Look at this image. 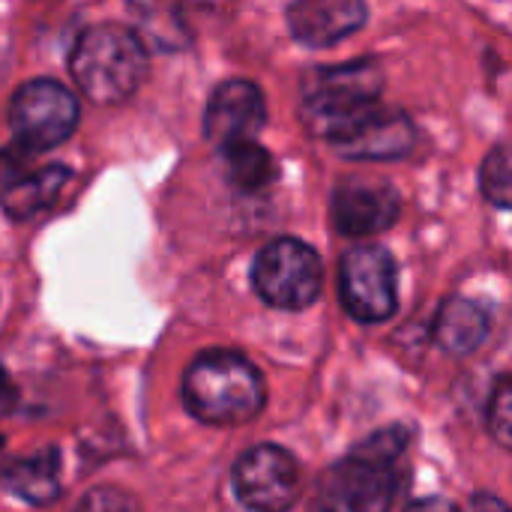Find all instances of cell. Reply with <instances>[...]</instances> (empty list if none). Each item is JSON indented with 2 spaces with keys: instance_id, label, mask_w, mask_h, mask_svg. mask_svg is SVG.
Here are the masks:
<instances>
[{
  "instance_id": "6da1fadb",
  "label": "cell",
  "mask_w": 512,
  "mask_h": 512,
  "mask_svg": "<svg viewBox=\"0 0 512 512\" xmlns=\"http://www.w3.org/2000/svg\"><path fill=\"white\" fill-rule=\"evenodd\" d=\"M411 444L405 426H390L333 462L315 486L309 512H390L399 474L396 465Z\"/></svg>"
},
{
  "instance_id": "7a4b0ae2",
  "label": "cell",
  "mask_w": 512,
  "mask_h": 512,
  "mask_svg": "<svg viewBox=\"0 0 512 512\" xmlns=\"http://www.w3.org/2000/svg\"><path fill=\"white\" fill-rule=\"evenodd\" d=\"M267 387L252 360L213 348L198 354L183 375V405L207 426H240L261 414Z\"/></svg>"
},
{
  "instance_id": "3957f363",
  "label": "cell",
  "mask_w": 512,
  "mask_h": 512,
  "mask_svg": "<svg viewBox=\"0 0 512 512\" xmlns=\"http://www.w3.org/2000/svg\"><path fill=\"white\" fill-rule=\"evenodd\" d=\"M69 69L75 84L96 105L126 102L147 75L144 39L123 24H90L78 33Z\"/></svg>"
},
{
  "instance_id": "277c9868",
  "label": "cell",
  "mask_w": 512,
  "mask_h": 512,
  "mask_svg": "<svg viewBox=\"0 0 512 512\" xmlns=\"http://www.w3.org/2000/svg\"><path fill=\"white\" fill-rule=\"evenodd\" d=\"M384 72L375 60H351L312 69L303 81L300 117L330 144L381 105Z\"/></svg>"
},
{
  "instance_id": "5b68a950",
  "label": "cell",
  "mask_w": 512,
  "mask_h": 512,
  "mask_svg": "<svg viewBox=\"0 0 512 512\" xmlns=\"http://www.w3.org/2000/svg\"><path fill=\"white\" fill-rule=\"evenodd\" d=\"M321 282V255L297 237H279L267 243L252 264V285L273 309L300 312L312 306L321 294Z\"/></svg>"
},
{
  "instance_id": "8992f818",
  "label": "cell",
  "mask_w": 512,
  "mask_h": 512,
  "mask_svg": "<svg viewBox=\"0 0 512 512\" xmlns=\"http://www.w3.org/2000/svg\"><path fill=\"white\" fill-rule=\"evenodd\" d=\"M78 126V99L54 78L21 84L9 102V129L24 153H45L63 144Z\"/></svg>"
},
{
  "instance_id": "52a82bcc",
  "label": "cell",
  "mask_w": 512,
  "mask_h": 512,
  "mask_svg": "<svg viewBox=\"0 0 512 512\" xmlns=\"http://www.w3.org/2000/svg\"><path fill=\"white\" fill-rule=\"evenodd\" d=\"M399 273L393 255L378 243H360L342 255L339 297L345 312L360 324H381L399 306Z\"/></svg>"
},
{
  "instance_id": "ba28073f",
  "label": "cell",
  "mask_w": 512,
  "mask_h": 512,
  "mask_svg": "<svg viewBox=\"0 0 512 512\" xmlns=\"http://www.w3.org/2000/svg\"><path fill=\"white\" fill-rule=\"evenodd\" d=\"M234 492L252 512H288L300 495V468L276 444L246 450L234 465Z\"/></svg>"
},
{
  "instance_id": "9c48e42d",
  "label": "cell",
  "mask_w": 512,
  "mask_h": 512,
  "mask_svg": "<svg viewBox=\"0 0 512 512\" xmlns=\"http://www.w3.org/2000/svg\"><path fill=\"white\" fill-rule=\"evenodd\" d=\"M69 183V168L48 162L36 165L21 147L0 150V207L12 219H30L48 210Z\"/></svg>"
},
{
  "instance_id": "30bf717a",
  "label": "cell",
  "mask_w": 512,
  "mask_h": 512,
  "mask_svg": "<svg viewBox=\"0 0 512 512\" xmlns=\"http://www.w3.org/2000/svg\"><path fill=\"white\" fill-rule=\"evenodd\" d=\"M333 222L339 234L351 240H366L387 231L402 210L396 186L378 177H351L333 192Z\"/></svg>"
},
{
  "instance_id": "8fae6325",
  "label": "cell",
  "mask_w": 512,
  "mask_h": 512,
  "mask_svg": "<svg viewBox=\"0 0 512 512\" xmlns=\"http://www.w3.org/2000/svg\"><path fill=\"white\" fill-rule=\"evenodd\" d=\"M264 123H267L264 93L258 84L243 78H231L219 84L204 111V132L219 150L243 141H255Z\"/></svg>"
},
{
  "instance_id": "7c38bea8",
  "label": "cell",
  "mask_w": 512,
  "mask_h": 512,
  "mask_svg": "<svg viewBox=\"0 0 512 512\" xmlns=\"http://www.w3.org/2000/svg\"><path fill=\"white\" fill-rule=\"evenodd\" d=\"M369 18L360 0H297L288 6V30L306 48H327L357 33Z\"/></svg>"
},
{
  "instance_id": "4fadbf2b",
  "label": "cell",
  "mask_w": 512,
  "mask_h": 512,
  "mask_svg": "<svg viewBox=\"0 0 512 512\" xmlns=\"http://www.w3.org/2000/svg\"><path fill=\"white\" fill-rule=\"evenodd\" d=\"M414 123L396 108L378 105L342 138L333 141V150L348 159H399L414 147Z\"/></svg>"
},
{
  "instance_id": "5bb4252c",
  "label": "cell",
  "mask_w": 512,
  "mask_h": 512,
  "mask_svg": "<svg viewBox=\"0 0 512 512\" xmlns=\"http://www.w3.org/2000/svg\"><path fill=\"white\" fill-rule=\"evenodd\" d=\"M0 483L9 495L45 507L60 495V453L54 447L18 456L0 468Z\"/></svg>"
},
{
  "instance_id": "9a60e30c",
  "label": "cell",
  "mask_w": 512,
  "mask_h": 512,
  "mask_svg": "<svg viewBox=\"0 0 512 512\" xmlns=\"http://www.w3.org/2000/svg\"><path fill=\"white\" fill-rule=\"evenodd\" d=\"M492 318L483 303L471 297H450L435 321V342L456 357L474 354L489 336Z\"/></svg>"
},
{
  "instance_id": "2e32d148",
  "label": "cell",
  "mask_w": 512,
  "mask_h": 512,
  "mask_svg": "<svg viewBox=\"0 0 512 512\" xmlns=\"http://www.w3.org/2000/svg\"><path fill=\"white\" fill-rule=\"evenodd\" d=\"M225 159V177L231 186H237L240 192H261L264 186H270L279 177L276 159L255 141H243L234 147L219 150Z\"/></svg>"
},
{
  "instance_id": "e0dca14e",
  "label": "cell",
  "mask_w": 512,
  "mask_h": 512,
  "mask_svg": "<svg viewBox=\"0 0 512 512\" xmlns=\"http://www.w3.org/2000/svg\"><path fill=\"white\" fill-rule=\"evenodd\" d=\"M480 186H483V195L486 201H492L498 210H510V150L507 144H498L486 162H483V171H480Z\"/></svg>"
},
{
  "instance_id": "ac0fdd59",
  "label": "cell",
  "mask_w": 512,
  "mask_h": 512,
  "mask_svg": "<svg viewBox=\"0 0 512 512\" xmlns=\"http://www.w3.org/2000/svg\"><path fill=\"white\" fill-rule=\"evenodd\" d=\"M489 429L504 450L512 447V387L510 375H501L489 399Z\"/></svg>"
},
{
  "instance_id": "d6986e66",
  "label": "cell",
  "mask_w": 512,
  "mask_h": 512,
  "mask_svg": "<svg viewBox=\"0 0 512 512\" xmlns=\"http://www.w3.org/2000/svg\"><path fill=\"white\" fill-rule=\"evenodd\" d=\"M75 512H141V507L123 489L99 486V489H93V492H87L81 498V504L75 507Z\"/></svg>"
},
{
  "instance_id": "ffe728a7",
  "label": "cell",
  "mask_w": 512,
  "mask_h": 512,
  "mask_svg": "<svg viewBox=\"0 0 512 512\" xmlns=\"http://www.w3.org/2000/svg\"><path fill=\"white\" fill-rule=\"evenodd\" d=\"M471 512H510V507L495 495H477L471 501Z\"/></svg>"
},
{
  "instance_id": "44dd1931",
  "label": "cell",
  "mask_w": 512,
  "mask_h": 512,
  "mask_svg": "<svg viewBox=\"0 0 512 512\" xmlns=\"http://www.w3.org/2000/svg\"><path fill=\"white\" fill-rule=\"evenodd\" d=\"M408 512H459V507L444 498H426V501H417L414 507H408Z\"/></svg>"
},
{
  "instance_id": "7402d4cb",
  "label": "cell",
  "mask_w": 512,
  "mask_h": 512,
  "mask_svg": "<svg viewBox=\"0 0 512 512\" xmlns=\"http://www.w3.org/2000/svg\"><path fill=\"white\" fill-rule=\"evenodd\" d=\"M12 405H15V387H12L6 369L0 366V411H3V408H12Z\"/></svg>"
},
{
  "instance_id": "603a6c76",
  "label": "cell",
  "mask_w": 512,
  "mask_h": 512,
  "mask_svg": "<svg viewBox=\"0 0 512 512\" xmlns=\"http://www.w3.org/2000/svg\"><path fill=\"white\" fill-rule=\"evenodd\" d=\"M0 444H3V438H0Z\"/></svg>"
}]
</instances>
